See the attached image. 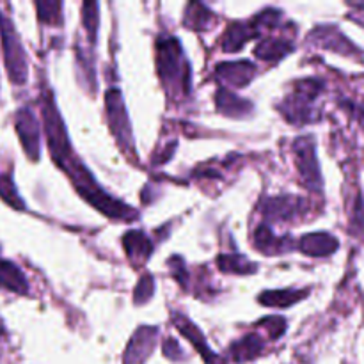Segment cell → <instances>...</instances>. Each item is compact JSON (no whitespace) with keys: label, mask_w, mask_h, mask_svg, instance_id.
I'll return each mask as SVG.
<instances>
[{"label":"cell","mask_w":364,"mask_h":364,"mask_svg":"<svg viewBox=\"0 0 364 364\" xmlns=\"http://www.w3.org/2000/svg\"><path fill=\"white\" fill-rule=\"evenodd\" d=\"M124 251H127L128 258L135 263H144L149 258L153 251L151 242L148 240L144 233L141 231H128L124 235Z\"/></svg>","instance_id":"obj_14"},{"label":"cell","mask_w":364,"mask_h":364,"mask_svg":"<svg viewBox=\"0 0 364 364\" xmlns=\"http://www.w3.org/2000/svg\"><path fill=\"white\" fill-rule=\"evenodd\" d=\"M156 63H159V75L164 84L174 91V87L187 92L191 85V70L183 59V52L178 39L169 38L156 45Z\"/></svg>","instance_id":"obj_2"},{"label":"cell","mask_w":364,"mask_h":364,"mask_svg":"<svg viewBox=\"0 0 364 364\" xmlns=\"http://www.w3.org/2000/svg\"><path fill=\"white\" fill-rule=\"evenodd\" d=\"M263 323H267V327H269V331H270V336L272 338H277L284 331V320L281 318V316H272V318H267V320H263Z\"/></svg>","instance_id":"obj_28"},{"label":"cell","mask_w":364,"mask_h":364,"mask_svg":"<svg viewBox=\"0 0 364 364\" xmlns=\"http://www.w3.org/2000/svg\"><path fill=\"white\" fill-rule=\"evenodd\" d=\"M107 112H109L110 127H112L114 135L119 141V144L127 146L132 149V134H130V124H128L127 109H124L123 96L117 89H110L107 92Z\"/></svg>","instance_id":"obj_6"},{"label":"cell","mask_w":364,"mask_h":364,"mask_svg":"<svg viewBox=\"0 0 364 364\" xmlns=\"http://www.w3.org/2000/svg\"><path fill=\"white\" fill-rule=\"evenodd\" d=\"M255 247L258 249L259 252H265V255H277V252L288 251V245L284 244L283 238L274 237L272 230L267 226H262L256 230Z\"/></svg>","instance_id":"obj_17"},{"label":"cell","mask_w":364,"mask_h":364,"mask_svg":"<svg viewBox=\"0 0 364 364\" xmlns=\"http://www.w3.org/2000/svg\"><path fill=\"white\" fill-rule=\"evenodd\" d=\"M309 39H315V41H318V45L331 50H336L340 53H348V55L355 53V48L350 45V41L334 27L318 28V31L313 32V36H309Z\"/></svg>","instance_id":"obj_13"},{"label":"cell","mask_w":364,"mask_h":364,"mask_svg":"<svg viewBox=\"0 0 364 364\" xmlns=\"http://www.w3.org/2000/svg\"><path fill=\"white\" fill-rule=\"evenodd\" d=\"M39 20L46 21V23H55L60 20V4L59 2H38Z\"/></svg>","instance_id":"obj_25"},{"label":"cell","mask_w":364,"mask_h":364,"mask_svg":"<svg viewBox=\"0 0 364 364\" xmlns=\"http://www.w3.org/2000/svg\"><path fill=\"white\" fill-rule=\"evenodd\" d=\"M299 249L304 255L313 256V258H322V256H329L336 252L338 240L331 237L329 233H311L301 238Z\"/></svg>","instance_id":"obj_11"},{"label":"cell","mask_w":364,"mask_h":364,"mask_svg":"<svg viewBox=\"0 0 364 364\" xmlns=\"http://www.w3.org/2000/svg\"><path fill=\"white\" fill-rule=\"evenodd\" d=\"M153 288L155 287H153L151 276L146 274L141 283H139V287L135 288V304H142V302L149 301V297L153 295Z\"/></svg>","instance_id":"obj_27"},{"label":"cell","mask_w":364,"mask_h":364,"mask_svg":"<svg viewBox=\"0 0 364 364\" xmlns=\"http://www.w3.org/2000/svg\"><path fill=\"white\" fill-rule=\"evenodd\" d=\"M304 203L301 198H270L263 205V213L270 220H288L302 212Z\"/></svg>","instance_id":"obj_10"},{"label":"cell","mask_w":364,"mask_h":364,"mask_svg":"<svg viewBox=\"0 0 364 364\" xmlns=\"http://www.w3.org/2000/svg\"><path fill=\"white\" fill-rule=\"evenodd\" d=\"M173 322H174V326H176V329L180 331V333L183 334V336L187 338V340L191 341V343L194 345L196 348H199V352H201L203 358H205L206 361H208L210 364H215V358H213V352H210V348L206 347L205 338H203L201 331H199L198 327H196L194 323H192L191 320L187 318V316L173 315Z\"/></svg>","instance_id":"obj_12"},{"label":"cell","mask_w":364,"mask_h":364,"mask_svg":"<svg viewBox=\"0 0 364 364\" xmlns=\"http://www.w3.org/2000/svg\"><path fill=\"white\" fill-rule=\"evenodd\" d=\"M156 334H159V331L153 329V327L139 329L132 338L130 345H128L124 364H142V361L151 354L153 347H155Z\"/></svg>","instance_id":"obj_9"},{"label":"cell","mask_w":364,"mask_h":364,"mask_svg":"<svg viewBox=\"0 0 364 364\" xmlns=\"http://www.w3.org/2000/svg\"><path fill=\"white\" fill-rule=\"evenodd\" d=\"M259 32L256 31V27H247L244 23H235L228 28L226 36H224V50L228 52H237L244 46V43L247 39L255 38Z\"/></svg>","instance_id":"obj_18"},{"label":"cell","mask_w":364,"mask_h":364,"mask_svg":"<svg viewBox=\"0 0 364 364\" xmlns=\"http://www.w3.org/2000/svg\"><path fill=\"white\" fill-rule=\"evenodd\" d=\"M212 20V13L206 9L203 4H188L187 6V16H185V23L192 27L194 31H203L206 25Z\"/></svg>","instance_id":"obj_23"},{"label":"cell","mask_w":364,"mask_h":364,"mask_svg":"<svg viewBox=\"0 0 364 364\" xmlns=\"http://www.w3.org/2000/svg\"><path fill=\"white\" fill-rule=\"evenodd\" d=\"M96 9L98 6L96 4H84V23L87 27L89 38L95 41V34H96V25H98V14H96Z\"/></svg>","instance_id":"obj_26"},{"label":"cell","mask_w":364,"mask_h":364,"mask_svg":"<svg viewBox=\"0 0 364 364\" xmlns=\"http://www.w3.org/2000/svg\"><path fill=\"white\" fill-rule=\"evenodd\" d=\"M294 50V45L287 39H269V41H263L262 45H258L256 48V55L259 59L265 60H276L284 57L287 53H290Z\"/></svg>","instance_id":"obj_19"},{"label":"cell","mask_w":364,"mask_h":364,"mask_svg":"<svg viewBox=\"0 0 364 364\" xmlns=\"http://www.w3.org/2000/svg\"><path fill=\"white\" fill-rule=\"evenodd\" d=\"M262 340H259L258 336H255V334H249V336H245L242 341L235 343L233 347H231V350H233V355L237 361H247V359L256 358V355L262 352Z\"/></svg>","instance_id":"obj_21"},{"label":"cell","mask_w":364,"mask_h":364,"mask_svg":"<svg viewBox=\"0 0 364 364\" xmlns=\"http://www.w3.org/2000/svg\"><path fill=\"white\" fill-rule=\"evenodd\" d=\"M322 91V84L318 80H302L299 82L297 87H295L294 96L284 102L283 112L290 123H309L313 119L311 117V109H309V103H313V100L318 96V92Z\"/></svg>","instance_id":"obj_4"},{"label":"cell","mask_w":364,"mask_h":364,"mask_svg":"<svg viewBox=\"0 0 364 364\" xmlns=\"http://www.w3.org/2000/svg\"><path fill=\"white\" fill-rule=\"evenodd\" d=\"M295 153H297L299 173H301V178L304 180L306 187L313 188V191H320L322 176H320V167L318 160H316L313 139L302 137L295 141Z\"/></svg>","instance_id":"obj_5"},{"label":"cell","mask_w":364,"mask_h":364,"mask_svg":"<svg viewBox=\"0 0 364 364\" xmlns=\"http://www.w3.org/2000/svg\"><path fill=\"white\" fill-rule=\"evenodd\" d=\"M43 123H45L46 139H48V148L53 160H55V164L60 169L66 171L68 176L71 178L73 185L77 187V191L80 192L95 208L102 210L107 217L121 220L137 219L135 210L130 208L128 205H124V203L116 201V199L110 198L109 194H105V192L96 185V181L92 180L91 173L85 169L84 164L73 155V149H71L70 141H68V134L66 130H64V123L63 119H60L59 110H57L50 92H46V95L43 96Z\"/></svg>","instance_id":"obj_1"},{"label":"cell","mask_w":364,"mask_h":364,"mask_svg":"<svg viewBox=\"0 0 364 364\" xmlns=\"http://www.w3.org/2000/svg\"><path fill=\"white\" fill-rule=\"evenodd\" d=\"M0 36H2L4 60H6L7 73L14 84H23L27 80V59H25L23 46L18 38L14 25L9 18L0 13Z\"/></svg>","instance_id":"obj_3"},{"label":"cell","mask_w":364,"mask_h":364,"mask_svg":"<svg viewBox=\"0 0 364 364\" xmlns=\"http://www.w3.org/2000/svg\"><path fill=\"white\" fill-rule=\"evenodd\" d=\"M16 134L20 137L21 146H23L25 153L31 156L32 160H38L39 156V127L36 121L34 114L31 109H20L16 112Z\"/></svg>","instance_id":"obj_7"},{"label":"cell","mask_w":364,"mask_h":364,"mask_svg":"<svg viewBox=\"0 0 364 364\" xmlns=\"http://www.w3.org/2000/svg\"><path fill=\"white\" fill-rule=\"evenodd\" d=\"M217 265L223 272H230V274H251L256 270L255 263L249 262L247 258L244 256H220L217 259Z\"/></svg>","instance_id":"obj_22"},{"label":"cell","mask_w":364,"mask_h":364,"mask_svg":"<svg viewBox=\"0 0 364 364\" xmlns=\"http://www.w3.org/2000/svg\"><path fill=\"white\" fill-rule=\"evenodd\" d=\"M0 198L6 203H9L13 208H23L21 198L18 196L13 180H11V176H7V174H0Z\"/></svg>","instance_id":"obj_24"},{"label":"cell","mask_w":364,"mask_h":364,"mask_svg":"<svg viewBox=\"0 0 364 364\" xmlns=\"http://www.w3.org/2000/svg\"><path fill=\"white\" fill-rule=\"evenodd\" d=\"M354 7H358V9H364V4H352Z\"/></svg>","instance_id":"obj_29"},{"label":"cell","mask_w":364,"mask_h":364,"mask_svg":"<svg viewBox=\"0 0 364 364\" xmlns=\"http://www.w3.org/2000/svg\"><path fill=\"white\" fill-rule=\"evenodd\" d=\"M0 287L21 295L28 291L27 279H25L23 272L14 263L6 262V259H0Z\"/></svg>","instance_id":"obj_15"},{"label":"cell","mask_w":364,"mask_h":364,"mask_svg":"<svg viewBox=\"0 0 364 364\" xmlns=\"http://www.w3.org/2000/svg\"><path fill=\"white\" fill-rule=\"evenodd\" d=\"M255 66L249 60L223 63L215 68V77L230 87H245L255 77Z\"/></svg>","instance_id":"obj_8"},{"label":"cell","mask_w":364,"mask_h":364,"mask_svg":"<svg viewBox=\"0 0 364 364\" xmlns=\"http://www.w3.org/2000/svg\"><path fill=\"white\" fill-rule=\"evenodd\" d=\"M215 103H217V109H219L220 112H224L226 116H231V117H240L252 109L251 103L242 102V98H237L233 92L228 91V89L224 87L217 91Z\"/></svg>","instance_id":"obj_16"},{"label":"cell","mask_w":364,"mask_h":364,"mask_svg":"<svg viewBox=\"0 0 364 364\" xmlns=\"http://www.w3.org/2000/svg\"><path fill=\"white\" fill-rule=\"evenodd\" d=\"M304 291H265L259 297V302L270 308H288V306L295 304L297 301H301V297H304Z\"/></svg>","instance_id":"obj_20"}]
</instances>
